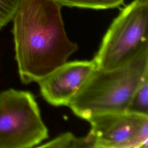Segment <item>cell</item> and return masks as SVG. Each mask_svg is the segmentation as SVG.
I'll use <instances>...</instances> for the list:
<instances>
[{"instance_id": "8", "label": "cell", "mask_w": 148, "mask_h": 148, "mask_svg": "<svg viewBox=\"0 0 148 148\" xmlns=\"http://www.w3.org/2000/svg\"><path fill=\"white\" fill-rule=\"evenodd\" d=\"M126 111L148 116V75L134 91Z\"/></svg>"}, {"instance_id": "2", "label": "cell", "mask_w": 148, "mask_h": 148, "mask_svg": "<svg viewBox=\"0 0 148 148\" xmlns=\"http://www.w3.org/2000/svg\"><path fill=\"white\" fill-rule=\"evenodd\" d=\"M148 75V42L127 62L114 68H95L68 106L86 120L101 114L125 112L131 97Z\"/></svg>"}, {"instance_id": "10", "label": "cell", "mask_w": 148, "mask_h": 148, "mask_svg": "<svg viewBox=\"0 0 148 148\" xmlns=\"http://www.w3.org/2000/svg\"><path fill=\"white\" fill-rule=\"evenodd\" d=\"M20 0H0V29L12 21Z\"/></svg>"}, {"instance_id": "6", "label": "cell", "mask_w": 148, "mask_h": 148, "mask_svg": "<svg viewBox=\"0 0 148 148\" xmlns=\"http://www.w3.org/2000/svg\"><path fill=\"white\" fill-rule=\"evenodd\" d=\"M96 68L93 60L66 62L37 82L43 98L50 105H69Z\"/></svg>"}, {"instance_id": "7", "label": "cell", "mask_w": 148, "mask_h": 148, "mask_svg": "<svg viewBox=\"0 0 148 148\" xmlns=\"http://www.w3.org/2000/svg\"><path fill=\"white\" fill-rule=\"evenodd\" d=\"M40 147L60 148H83L93 147L94 143L91 136L88 134L84 137H77L71 132L62 134L56 138L39 145Z\"/></svg>"}, {"instance_id": "5", "label": "cell", "mask_w": 148, "mask_h": 148, "mask_svg": "<svg viewBox=\"0 0 148 148\" xmlns=\"http://www.w3.org/2000/svg\"><path fill=\"white\" fill-rule=\"evenodd\" d=\"M94 148H147L148 116L128 112L107 113L87 120Z\"/></svg>"}, {"instance_id": "1", "label": "cell", "mask_w": 148, "mask_h": 148, "mask_svg": "<svg viewBox=\"0 0 148 148\" xmlns=\"http://www.w3.org/2000/svg\"><path fill=\"white\" fill-rule=\"evenodd\" d=\"M61 7L53 0H20L12 21L15 59L23 83L37 82L78 49L66 35Z\"/></svg>"}, {"instance_id": "4", "label": "cell", "mask_w": 148, "mask_h": 148, "mask_svg": "<svg viewBox=\"0 0 148 148\" xmlns=\"http://www.w3.org/2000/svg\"><path fill=\"white\" fill-rule=\"evenodd\" d=\"M48 136L30 92L9 88L0 93V148L38 147Z\"/></svg>"}, {"instance_id": "3", "label": "cell", "mask_w": 148, "mask_h": 148, "mask_svg": "<svg viewBox=\"0 0 148 148\" xmlns=\"http://www.w3.org/2000/svg\"><path fill=\"white\" fill-rule=\"evenodd\" d=\"M148 0H134L121 9L105 33L93 60L110 69L130 60L147 42Z\"/></svg>"}, {"instance_id": "9", "label": "cell", "mask_w": 148, "mask_h": 148, "mask_svg": "<svg viewBox=\"0 0 148 148\" xmlns=\"http://www.w3.org/2000/svg\"><path fill=\"white\" fill-rule=\"evenodd\" d=\"M61 6L91 9H107L119 8L124 0H53Z\"/></svg>"}]
</instances>
